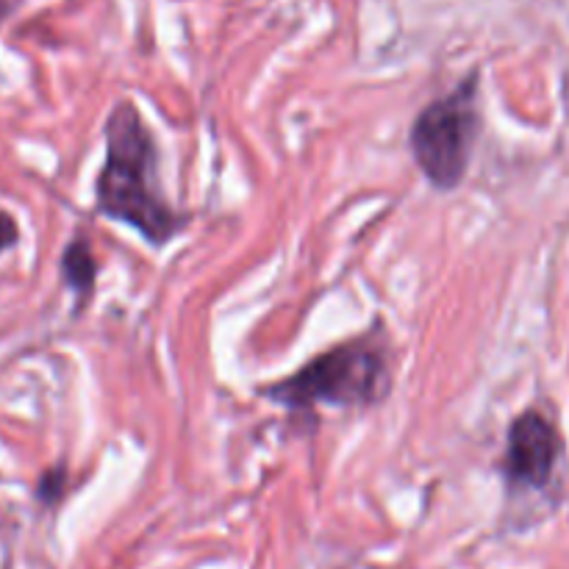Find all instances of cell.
I'll return each instance as SVG.
<instances>
[{
    "instance_id": "52a82bcc",
    "label": "cell",
    "mask_w": 569,
    "mask_h": 569,
    "mask_svg": "<svg viewBox=\"0 0 569 569\" xmlns=\"http://www.w3.org/2000/svg\"><path fill=\"white\" fill-rule=\"evenodd\" d=\"M17 239H20V228H17L14 217L9 211L0 209V253H6L9 248H14Z\"/></svg>"
},
{
    "instance_id": "6da1fadb",
    "label": "cell",
    "mask_w": 569,
    "mask_h": 569,
    "mask_svg": "<svg viewBox=\"0 0 569 569\" xmlns=\"http://www.w3.org/2000/svg\"><path fill=\"white\" fill-rule=\"evenodd\" d=\"M100 214L131 226L148 244L170 242L187 217L164 200L159 183V150L133 103H117L106 120V161L94 181Z\"/></svg>"
},
{
    "instance_id": "3957f363",
    "label": "cell",
    "mask_w": 569,
    "mask_h": 569,
    "mask_svg": "<svg viewBox=\"0 0 569 569\" xmlns=\"http://www.w3.org/2000/svg\"><path fill=\"white\" fill-rule=\"evenodd\" d=\"M478 128V72H470L453 92L431 100L417 114L409 144L417 167L433 187L453 189L465 181Z\"/></svg>"
},
{
    "instance_id": "5b68a950",
    "label": "cell",
    "mask_w": 569,
    "mask_h": 569,
    "mask_svg": "<svg viewBox=\"0 0 569 569\" xmlns=\"http://www.w3.org/2000/svg\"><path fill=\"white\" fill-rule=\"evenodd\" d=\"M61 276L67 287L78 295V303H87L94 289V278H98V259L87 237H78L67 244L61 256Z\"/></svg>"
},
{
    "instance_id": "8992f818",
    "label": "cell",
    "mask_w": 569,
    "mask_h": 569,
    "mask_svg": "<svg viewBox=\"0 0 569 569\" xmlns=\"http://www.w3.org/2000/svg\"><path fill=\"white\" fill-rule=\"evenodd\" d=\"M64 489H67V470L64 467H53V470L44 472L37 483V498L42 503L53 506L64 498Z\"/></svg>"
},
{
    "instance_id": "7a4b0ae2",
    "label": "cell",
    "mask_w": 569,
    "mask_h": 569,
    "mask_svg": "<svg viewBox=\"0 0 569 569\" xmlns=\"http://www.w3.org/2000/svg\"><path fill=\"white\" fill-rule=\"evenodd\" d=\"M392 389V367L387 350L372 337L326 350L292 378L264 389V398L289 411L328 409H370Z\"/></svg>"
},
{
    "instance_id": "277c9868",
    "label": "cell",
    "mask_w": 569,
    "mask_h": 569,
    "mask_svg": "<svg viewBox=\"0 0 569 569\" xmlns=\"http://www.w3.org/2000/svg\"><path fill=\"white\" fill-rule=\"evenodd\" d=\"M559 453L561 439L553 422L545 420L539 411H526L509 428L503 459L506 481L515 489H545L553 478Z\"/></svg>"
}]
</instances>
